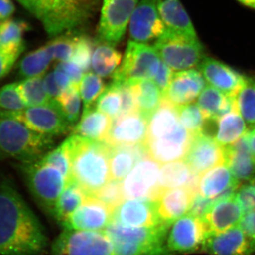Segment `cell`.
<instances>
[{
	"label": "cell",
	"instance_id": "6da1fadb",
	"mask_svg": "<svg viewBox=\"0 0 255 255\" xmlns=\"http://www.w3.org/2000/svg\"><path fill=\"white\" fill-rule=\"evenodd\" d=\"M48 238L14 183L0 177V255H38Z\"/></svg>",
	"mask_w": 255,
	"mask_h": 255
},
{
	"label": "cell",
	"instance_id": "7a4b0ae2",
	"mask_svg": "<svg viewBox=\"0 0 255 255\" xmlns=\"http://www.w3.org/2000/svg\"><path fill=\"white\" fill-rule=\"evenodd\" d=\"M64 143L70 162L71 178L89 196L105 185L111 178L110 146L73 134Z\"/></svg>",
	"mask_w": 255,
	"mask_h": 255
},
{
	"label": "cell",
	"instance_id": "3957f363",
	"mask_svg": "<svg viewBox=\"0 0 255 255\" xmlns=\"http://www.w3.org/2000/svg\"><path fill=\"white\" fill-rule=\"evenodd\" d=\"M54 145L53 136L31 130L14 119L0 117V159L28 164L43 158Z\"/></svg>",
	"mask_w": 255,
	"mask_h": 255
},
{
	"label": "cell",
	"instance_id": "277c9868",
	"mask_svg": "<svg viewBox=\"0 0 255 255\" xmlns=\"http://www.w3.org/2000/svg\"><path fill=\"white\" fill-rule=\"evenodd\" d=\"M95 0H21L52 38L70 32L91 15Z\"/></svg>",
	"mask_w": 255,
	"mask_h": 255
},
{
	"label": "cell",
	"instance_id": "5b68a950",
	"mask_svg": "<svg viewBox=\"0 0 255 255\" xmlns=\"http://www.w3.org/2000/svg\"><path fill=\"white\" fill-rule=\"evenodd\" d=\"M169 227H126L112 221L104 231L112 242L115 255H169L165 244Z\"/></svg>",
	"mask_w": 255,
	"mask_h": 255
},
{
	"label": "cell",
	"instance_id": "8992f818",
	"mask_svg": "<svg viewBox=\"0 0 255 255\" xmlns=\"http://www.w3.org/2000/svg\"><path fill=\"white\" fill-rule=\"evenodd\" d=\"M17 167L37 204L53 218L55 205L66 185L61 172L41 160L17 164Z\"/></svg>",
	"mask_w": 255,
	"mask_h": 255
},
{
	"label": "cell",
	"instance_id": "52a82bcc",
	"mask_svg": "<svg viewBox=\"0 0 255 255\" xmlns=\"http://www.w3.org/2000/svg\"><path fill=\"white\" fill-rule=\"evenodd\" d=\"M153 47L162 61L174 72L195 69L205 58L197 36L167 29L156 40Z\"/></svg>",
	"mask_w": 255,
	"mask_h": 255
},
{
	"label": "cell",
	"instance_id": "ba28073f",
	"mask_svg": "<svg viewBox=\"0 0 255 255\" xmlns=\"http://www.w3.org/2000/svg\"><path fill=\"white\" fill-rule=\"evenodd\" d=\"M162 59L154 47L130 41L122 65L113 74V82L129 83L153 80Z\"/></svg>",
	"mask_w": 255,
	"mask_h": 255
},
{
	"label": "cell",
	"instance_id": "9c48e42d",
	"mask_svg": "<svg viewBox=\"0 0 255 255\" xmlns=\"http://www.w3.org/2000/svg\"><path fill=\"white\" fill-rule=\"evenodd\" d=\"M0 117L14 119L34 131L50 136L67 133L73 128L55 100L46 105L26 107L16 112H1Z\"/></svg>",
	"mask_w": 255,
	"mask_h": 255
},
{
	"label": "cell",
	"instance_id": "30bf717a",
	"mask_svg": "<svg viewBox=\"0 0 255 255\" xmlns=\"http://www.w3.org/2000/svg\"><path fill=\"white\" fill-rule=\"evenodd\" d=\"M52 255H115L105 231L64 229L52 245Z\"/></svg>",
	"mask_w": 255,
	"mask_h": 255
},
{
	"label": "cell",
	"instance_id": "8fae6325",
	"mask_svg": "<svg viewBox=\"0 0 255 255\" xmlns=\"http://www.w3.org/2000/svg\"><path fill=\"white\" fill-rule=\"evenodd\" d=\"M137 5V0H104L97 29L99 41L118 44Z\"/></svg>",
	"mask_w": 255,
	"mask_h": 255
},
{
	"label": "cell",
	"instance_id": "7c38bea8",
	"mask_svg": "<svg viewBox=\"0 0 255 255\" xmlns=\"http://www.w3.org/2000/svg\"><path fill=\"white\" fill-rule=\"evenodd\" d=\"M160 167L150 157L137 162L122 182L124 199L157 201L162 191L159 186Z\"/></svg>",
	"mask_w": 255,
	"mask_h": 255
},
{
	"label": "cell",
	"instance_id": "4fadbf2b",
	"mask_svg": "<svg viewBox=\"0 0 255 255\" xmlns=\"http://www.w3.org/2000/svg\"><path fill=\"white\" fill-rule=\"evenodd\" d=\"M209 236L204 219L188 213L171 226L166 249L169 255L193 253L201 249Z\"/></svg>",
	"mask_w": 255,
	"mask_h": 255
},
{
	"label": "cell",
	"instance_id": "5bb4252c",
	"mask_svg": "<svg viewBox=\"0 0 255 255\" xmlns=\"http://www.w3.org/2000/svg\"><path fill=\"white\" fill-rule=\"evenodd\" d=\"M184 160L197 175L224 164V147L205 132L194 135Z\"/></svg>",
	"mask_w": 255,
	"mask_h": 255
},
{
	"label": "cell",
	"instance_id": "9a60e30c",
	"mask_svg": "<svg viewBox=\"0 0 255 255\" xmlns=\"http://www.w3.org/2000/svg\"><path fill=\"white\" fill-rule=\"evenodd\" d=\"M113 213L105 203L89 196L62 226L66 230L103 231L112 222Z\"/></svg>",
	"mask_w": 255,
	"mask_h": 255
},
{
	"label": "cell",
	"instance_id": "2e32d148",
	"mask_svg": "<svg viewBox=\"0 0 255 255\" xmlns=\"http://www.w3.org/2000/svg\"><path fill=\"white\" fill-rule=\"evenodd\" d=\"M112 221L130 228L165 224L159 216L157 201L142 199H125L114 210Z\"/></svg>",
	"mask_w": 255,
	"mask_h": 255
},
{
	"label": "cell",
	"instance_id": "e0dca14e",
	"mask_svg": "<svg viewBox=\"0 0 255 255\" xmlns=\"http://www.w3.org/2000/svg\"><path fill=\"white\" fill-rule=\"evenodd\" d=\"M165 31V26L157 11L156 0H141L129 23L132 41L146 43L157 40Z\"/></svg>",
	"mask_w": 255,
	"mask_h": 255
},
{
	"label": "cell",
	"instance_id": "ac0fdd59",
	"mask_svg": "<svg viewBox=\"0 0 255 255\" xmlns=\"http://www.w3.org/2000/svg\"><path fill=\"white\" fill-rule=\"evenodd\" d=\"M148 121L138 111L122 114L112 119L104 142L110 146L134 145L142 143L147 137Z\"/></svg>",
	"mask_w": 255,
	"mask_h": 255
},
{
	"label": "cell",
	"instance_id": "d6986e66",
	"mask_svg": "<svg viewBox=\"0 0 255 255\" xmlns=\"http://www.w3.org/2000/svg\"><path fill=\"white\" fill-rule=\"evenodd\" d=\"M200 70L196 69L177 72L173 74L163 99L175 107L189 105L197 100L206 86Z\"/></svg>",
	"mask_w": 255,
	"mask_h": 255
},
{
	"label": "cell",
	"instance_id": "ffe728a7",
	"mask_svg": "<svg viewBox=\"0 0 255 255\" xmlns=\"http://www.w3.org/2000/svg\"><path fill=\"white\" fill-rule=\"evenodd\" d=\"M193 136L180 122L170 135L156 140H145V143L151 158L159 164H166L184 159Z\"/></svg>",
	"mask_w": 255,
	"mask_h": 255
},
{
	"label": "cell",
	"instance_id": "44dd1931",
	"mask_svg": "<svg viewBox=\"0 0 255 255\" xmlns=\"http://www.w3.org/2000/svg\"><path fill=\"white\" fill-rule=\"evenodd\" d=\"M199 67L209 85L228 97H236L246 81V77L214 58H204Z\"/></svg>",
	"mask_w": 255,
	"mask_h": 255
},
{
	"label": "cell",
	"instance_id": "7402d4cb",
	"mask_svg": "<svg viewBox=\"0 0 255 255\" xmlns=\"http://www.w3.org/2000/svg\"><path fill=\"white\" fill-rule=\"evenodd\" d=\"M234 194L214 201L206 211L203 219L209 231V236L232 229L241 222L244 212Z\"/></svg>",
	"mask_w": 255,
	"mask_h": 255
},
{
	"label": "cell",
	"instance_id": "603a6c76",
	"mask_svg": "<svg viewBox=\"0 0 255 255\" xmlns=\"http://www.w3.org/2000/svg\"><path fill=\"white\" fill-rule=\"evenodd\" d=\"M201 250L213 255H253L255 247L238 226L219 234L210 235Z\"/></svg>",
	"mask_w": 255,
	"mask_h": 255
},
{
	"label": "cell",
	"instance_id": "cb8c5ba5",
	"mask_svg": "<svg viewBox=\"0 0 255 255\" xmlns=\"http://www.w3.org/2000/svg\"><path fill=\"white\" fill-rule=\"evenodd\" d=\"M241 182L225 164H220L201 174L198 182L197 193L210 200L216 201L233 195Z\"/></svg>",
	"mask_w": 255,
	"mask_h": 255
},
{
	"label": "cell",
	"instance_id": "d4e9b609",
	"mask_svg": "<svg viewBox=\"0 0 255 255\" xmlns=\"http://www.w3.org/2000/svg\"><path fill=\"white\" fill-rule=\"evenodd\" d=\"M197 192L188 187L163 189L157 200L160 219L172 226L178 219L190 211Z\"/></svg>",
	"mask_w": 255,
	"mask_h": 255
},
{
	"label": "cell",
	"instance_id": "484cf974",
	"mask_svg": "<svg viewBox=\"0 0 255 255\" xmlns=\"http://www.w3.org/2000/svg\"><path fill=\"white\" fill-rule=\"evenodd\" d=\"M224 164L240 182L255 177V155L247 140V135L233 145L224 147Z\"/></svg>",
	"mask_w": 255,
	"mask_h": 255
},
{
	"label": "cell",
	"instance_id": "4316f807",
	"mask_svg": "<svg viewBox=\"0 0 255 255\" xmlns=\"http://www.w3.org/2000/svg\"><path fill=\"white\" fill-rule=\"evenodd\" d=\"M150 157L145 142L134 145L110 146L111 178L123 180L137 162Z\"/></svg>",
	"mask_w": 255,
	"mask_h": 255
},
{
	"label": "cell",
	"instance_id": "83f0119b",
	"mask_svg": "<svg viewBox=\"0 0 255 255\" xmlns=\"http://www.w3.org/2000/svg\"><path fill=\"white\" fill-rule=\"evenodd\" d=\"M157 11L168 31L197 36L180 0H156Z\"/></svg>",
	"mask_w": 255,
	"mask_h": 255
},
{
	"label": "cell",
	"instance_id": "f1b7e54d",
	"mask_svg": "<svg viewBox=\"0 0 255 255\" xmlns=\"http://www.w3.org/2000/svg\"><path fill=\"white\" fill-rule=\"evenodd\" d=\"M200 176L192 172L187 162L182 160L163 164L159 171V186L161 189L188 187L197 192Z\"/></svg>",
	"mask_w": 255,
	"mask_h": 255
},
{
	"label": "cell",
	"instance_id": "f546056e",
	"mask_svg": "<svg viewBox=\"0 0 255 255\" xmlns=\"http://www.w3.org/2000/svg\"><path fill=\"white\" fill-rule=\"evenodd\" d=\"M207 122H215L237 105L236 97H228L208 85L196 100Z\"/></svg>",
	"mask_w": 255,
	"mask_h": 255
},
{
	"label": "cell",
	"instance_id": "4dcf8cb0",
	"mask_svg": "<svg viewBox=\"0 0 255 255\" xmlns=\"http://www.w3.org/2000/svg\"><path fill=\"white\" fill-rule=\"evenodd\" d=\"M179 124L177 107L163 99L159 108L149 119L145 140L167 136L175 130Z\"/></svg>",
	"mask_w": 255,
	"mask_h": 255
},
{
	"label": "cell",
	"instance_id": "1f68e13d",
	"mask_svg": "<svg viewBox=\"0 0 255 255\" xmlns=\"http://www.w3.org/2000/svg\"><path fill=\"white\" fill-rule=\"evenodd\" d=\"M217 130L215 140L222 147L233 145L250 132L238 110V105L231 112L216 121Z\"/></svg>",
	"mask_w": 255,
	"mask_h": 255
},
{
	"label": "cell",
	"instance_id": "d6a6232c",
	"mask_svg": "<svg viewBox=\"0 0 255 255\" xmlns=\"http://www.w3.org/2000/svg\"><path fill=\"white\" fill-rule=\"evenodd\" d=\"M112 122L110 117L92 107L83 111L81 120L73 128V134L95 141L104 142Z\"/></svg>",
	"mask_w": 255,
	"mask_h": 255
},
{
	"label": "cell",
	"instance_id": "836d02e7",
	"mask_svg": "<svg viewBox=\"0 0 255 255\" xmlns=\"http://www.w3.org/2000/svg\"><path fill=\"white\" fill-rule=\"evenodd\" d=\"M88 194L80 185L70 179L57 201L53 219L63 225L68 218L82 205Z\"/></svg>",
	"mask_w": 255,
	"mask_h": 255
},
{
	"label": "cell",
	"instance_id": "e575fe53",
	"mask_svg": "<svg viewBox=\"0 0 255 255\" xmlns=\"http://www.w3.org/2000/svg\"><path fill=\"white\" fill-rule=\"evenodd\" d=\"M132 85L136 96L137 111L149 121L162 103L163 93L152 80H144Z\"/></svg>",
	"mask_w": 255,
	"mask_h": 255
},
{
	"label": "cell",
	"instance_id": "d590c367",
	"mask_svg": "<svg viewBox=\"0 0 255 255\" xmlns=\"http://www.w3.org/2000/svg\"><path fill=\"white\" fill-rule=\"evenodd\" d=\"M122 59V54L114 46L100 42L92 54V69L99 76L105 78L114 73Z\"/></svg>",
	"mask_w": 255,
	"mask_h": 255
},
{
	"label": "cell",
	"instance_id": "8d00e7d4",
	"mask_svg": "<svg viewBox=\"0 0 255 255\" xmlns=\"http://www.w3.org/2000/svg\"><path fill=\"white\" fill-rule=\"evenodd\" d=\"M52 60L46 46L41 47L28 53L20 62L18 75L23 79L41 77L48 70Z\"/></svg>",
	"mask_w": 255,
	"mask_h": 255
},
{
	"label": "cell",
	"instance_id": "74e56055",
	"mask_svg": "<svg viewBox=\"0 0 255 255\" xmlns=\"http://www.w3.org/2000/svg\"><path fill=\"white\" fill-rule=\"evenodd\" d=\"M27 28L22 21L8 19L0 22V49L22 53L23 35Z\"/></svg>",
	"mask_w": 255,
	"mask_h": 255
},
{
	"label": "cell",
	"instance_id": "f35d334b",
	"mask_svg": "<svg viewBox=\"0 0 255 255\" xmlns=\"http://www.w3.org/2000/svg\"><path fill=\"white\" fill-rule=\"evenodd\" d=\"M17 87L26 107L46 105L52 100L47 94L42 76L23 79L17 82Z\"/></svg>",
	"mask_w": 255,
	"mask_h": 255
},
{
	"label": "cell",
	"instance_id": "ab89813d",
	"mask_svg": "<svg viewBox=\"0 0 255 255\" xmlns=\"http://www.w3.org/2000/svg\"><path fill=\"white\" fill-rule=\"evenodd\" d=\"M238 110L250 130L255 129V80L246 78L236 96Z\"/></svg>",
	"mask_w": 255,
	"mask_h": 255
},
{
	"label": "cell",
	"instance_id": "60d3db41",
	"mask_svg": "<svg viewBox=\"0 0 255 255\" xmlns=\"http://www.w3.org/2000/svg\"><path fill=\"white\" fill-rule=\"evenodd\" d=\"M122 105L120 89L117 84L112 82L106 87L105 91L99 97L96 103V109L114 119L120 115Z\"/></svg>",
	"mask_w": 255,
	"mask_h": 255
},
{
	"label": "cell",
	"instance_id": "b9f144b4",
	"mask_svg": "<svg viewBox=\"0 0 255 255\" xmlns=\"http://www.w3.org/2000/svg\"><path fill=\"white\" fill-rule=\"evenodd\" d=\"M177 108L179 121L188 131L193 135L204 131L207 121L197 104H189Z\"/></svg>",
	"mask_w": 255,
	"mask_h": 255
},
{
	"label": "cell",
	"instance_id": "7bdbcfd3",
	"mask_svg": "<svg viewBox=\"0 0 255 255\" xmlns=\"http://www.w3.org/2000/svg\"><path fill=\"white\" fill-rule=\"evenodd\" d=\"M105 89V83L98 75L87 73L83 75L80 84V92L83 100L84 110L93 107L95 101L98 100Z\"/></svg>",
	"mask_w": 255,
	"mask_h": 255
},
{
	"label": "cell",
	"instance_id": "ee69618b",
	"mask_svg": "<svg viewBox=\"0 0 255 255\" xmlns=\"http://www.w3.org/2000/svg\"><path fill=\"white\" fill-rule=\"evenodd\" d=\"M59 104L65 118L72 127L78 121L80 110V85L73 84L55 100Z\"/></svg>",
	"mask_w": 255,
	"mask_h": 255
},
{
	"label": "cell",
	"instance_id": "f6af8a7d",
	"mask_svg": "<svg viewBox=\"0 0 255 255\" xmlns=\"http://www.w3.org/2000/svg\"><path fill=\"white\" fill-rule=\"evenodd\" d=\"M79 35L64 33L46 45L53 60L62 63L71 60Z\"/></svg>",
	"mask_w": 255,
	"mask_h": 255
},
{
	"label": "cell",
	"instance_id": "bcb514c9",
	"mask_svg": "<svg viewBox=\"0 0 255 255\" xmlns=\"http://www.w3.org/2000/svg\"><path fill=\"white\" fill-rule=\"evenodd\" d=\"M92 196L105 203L114 211L125 200L122 191V182L112 179Z\"/></svg>",
	"mask_w": 255,
	"mask_h": 255
},
{
	"label": "cell",
	"instance_id": "7dc6e473",
	"mask_svg": "<svg viewBox=\"0 0 255 255\" xmlns=\"http://www.w3.org/2000/svg\"><path fill=\"white\" fill-rule=\"evenodd\" d=\"M41 160L58 169L66 182L71 178V162L68 149L64 142L54 150H50Z\"/></svg>",
	"mask_w": 255,
	"mask_h": 255
},
{
	"label": "cell",
	"instance_id": "c3c4849f",
	"mask_svg": "<svg viewBox=\"0 0 255 255\" xmlns=\"http://www.w3.org/2000/svg\"><path fill=\"white\" fill-rule=\"evenodd\" d=\"M26 108L18 91L17 82L0 87V112H16Z\"/></svg>",
	"mask_w": 255,
	"mask_h": 255
},
{
	"label": "cell",
	"instance_id": "681fc988",
	"mask_svg": "<svg viewBox=\"0 0 255 255\" xmlns=\"http://www.w3.org/2000/svg\"><path fill=\"white\" fill-rule=\"evenodd\" d=\"M93 44L88 37L79 35L75 50L70 61L78 65L83 72L89 70L93 54Z\"/></svg>",
	"mask_w": 255,
	"mask_h": 255
},
{
	"label": "cell",
	"instance_id": "f907efd6",
	"mask_svg": "<svg viewBox=\"0 0 255 255\" xmlns=\"http://www.w3.org/2000/svg\"><path fill=\"white\" fill-rule=\"evenodd\" d=\"M234 195L244 214L255 211V188L251 184L238 187Z\"/></svg>",
	"mask_w": 255,
	"mask_h": 255
},
{
	"label": "cell",
	"instance_id": "816d5d0a",
	"mask_svg": "<svg viewBox=\"0 0 255 255\" xmlns=\"http://www.w3.org/2000/svg\"><path fill=\"white\" fill-rule=\"evenodd\" d=\"M117 85L120 89L122 98L120 115L136 112L137 111V100L133 85L129 83L117 84Z\"/></svg>",
	"mask_w": 255,
	"mask_h": 255
},
{
	"label": "cell",
	"instance_id": "f5cc1de1",
	"mask_svg": "<svg viewBox=\"0 0 255 255\" xmlns=\"http://www.w3.org/2000/svg\"><path fill=\"white\" fill-rule=\"evenodd\" d=\"M21 53L0 49V80L9 74Z\"/></svg>",
	"mask_w": 255,
	"mask_h": 255
},
{
	"label": "cell",
	"instance_id": "db71d44e",
	"mask_svg": "<svg viewBox=\"0 0 255 255\" xmlns=\"http://www.w3.org/2000/svg\"><path fill=\"white\" fill-rule=\"evenodd\" d=\"M55 69L63 72L70 78L73 84L80 85L82 78L83 70L76 64L71 61L62 62L56 65Z\"/></svg>",
	"mask_w": 255,
	"mask_h": 255
},
{
	"label": "cell",
	"instance_id": "11a10c76",
	"mask_svg": "<svg viewBox=\"0 0 255 255\" xmlns=\"http://www.w3.org/2000/svg\"><path fill=\"white\" fill-rule=\"evenodd\" d=\"M173 70L169 68L163 61H162L158 72L156 74L155 78L152 80L155 82L156 85L160 89L162 93H164L167 90L171 79L173 76Z\"/></svg>",
	"mask_w": 255,
	"mask_h": 255
},
{
	"label": "cell",
	"instance_id": "9f6ffc18",
	"mask_svg": "<svg viewBox=\"0 0 255 255\" xmlns=\"http://www.w3.org/2000/svg\"><path fill=\"white\" fill-rule=\"evenodd\" d=\"M243 232L253 243L255 242V211L243 215L241 222L238 225Z\"/></svg>",
	"mask_w": 255,
	"mask_h": 255
},
{
	"label": "cell",
	"instance_id": "6f0895ef",
	"mask_svg": "<svg viewBox=\"0 0 255 255\" xmlns=\"http://www.w3.org/2000/svg\"><path fill=\"white\" fill-rule=\"evenodd\" d=\"M43 82H44L45 89H46L47 94L52 100H56L63 93L55 81L53 72L45 75L43 78Z\"/></svg>",
	"mask_w": 255,
	"mask_h": 255
},
{
	"label": "cell",
	"instance_id": "680465c9",
	"mask_svg": "<svg viewBox=\"0 0 255 255\" xmlns=\"http://www.w3.org/2000/svg\"><path fill=\"white\" fill-rule=\"evenodd\" d=\"M14 11V4L11 0H0V22L9 19Z\"/></svg>",
	"mask_w": 255,
	"mask_h": 255
},
{
	"label": "cell",
	"instance_id": "91938a15",
	"mask_svg": "<svg viewBox=\"0 0 255 255\" xmlns=\"http://www.w3.org/2000/svg\"><path fill=\"white\" fill-rule=\"evenodd\" d=\"M247 140L250 148L255 155V129L247 134Z\"/></svg>",
	"mask_w": 255,
	"mask_h": 255
},
{
	"label": "cell",
	"instance_id": "94428289",
	"mask_svg": "<svg viewBox=\"0 0 255 255\" xmlns=\"http://www.w3.org/2000/svg\"><path fill=\"white\" fill-rule=\"evenodd\" d=\"M241 4L246 5L249 7L255 9V0H238Z\"/></svg>",
	"mask_w": 255,
	"mask_h": 255
},
{
	"label": "cell",
	"instance_id": "6125c7cd",
	"mask_svg": "<svg viewBox=\"0 0 255 255\" xmlns=\"http://www.w3.org/2000/svg\"><path fill=\"white\" fill-rule=\"evenodd\" d=\"M251 184L255 188V177L251 181Z\"/></svg>",
	"mask_w": 255,
	"mask_h": 255
},
{
	"label": "cell",
	"instance_id": "be15d7a7",
	"mask_svg": "<svg viewBox=\"0 0 255 255\" xmlns=\"http://www.w3.org/2000/svg\"><path fill=\"white\" fill-rule=\"evenodd\" d=\"M18 1H21V0H18Z\"/></svg>",
	"mask_w": 255,
	"mask_h": 255
},
{
	"label": "cell",
	"instance_id": "e7e4bbea",
	"mask_svg": "<svg viewBox=\"0 0 255 255\" xmlns=\"http://www.w3.org/2000/svg\"><path fill=\"white\" fill-rule=\"evenodd\" d=\"M254 245H255V242Z\"/></svg>",
	"mask_w": 255,
	"mask_h": 255
}]
</instances>
